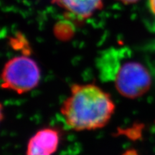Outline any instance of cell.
Here are the masks:
<instances>
[{"label": "cell", "mask_w": 155, "mask_h": 155, "mask_svg": "<svg viewBox=\"0 0 155 155\" xmlns=\"http://www.w3.org/2000/svg\"><path fill=\"white\" fill-rule=\"evenodd\" d=\"M115 111L111 95L94 83L73 84L61 113L73 130L91 131L104 127Z\"/></svg>", "instance_id": "obj_1"}, {"label": "cell", "mask_w": 155, "mask_h": 155, "mask_svg": "<svg viewBox=\"0 0 155 155\" xmlns=\"http://www.w3.org/2000/svg\"><path fill=\"white\" fill-rule=\"evenodd\" d=\"M1 78L2 88L23 94L38 86L41 73L38 63L32 58L17 56L5 63Z\"/></svg>", "instance_id": "obj_2"}, {"label": "cell", "mask_w": 155, "mask_h": 155, "mask_svg": "<svg viewBox=\"0 0 155 155\" xmlns=\"http://www.w3.org/2000/svg\"><path fill=\"white\" fill-rule=\"evenodd\" d=\"M114 81L118 93L129 99L144 96L152 84L148 68L137 61H127L119 65L114 75Z\"/></svg>", "instance_id": "obj_3"}, {"label": "cell", "mask_w": 155, "mask_h": 155, "mask_svg": "<svg viewBox=\"0 0 155 155\" xmlns=\"http://www.w3.org/2000/svg\"><path fill=\"white\" fill-rule=\"evenodd\" d=\"M60 141L61 133L56 128L40 129L29 140L26 155H53L58 150Z\"/></svg>", "instance_id": "obj_4"}, {"label": "cell", "mask_w": 155, "mask_h": 155, "mask_svg": "<svg viewBox=\"0 0 155 155\" xmlns=\"http://www.w3.org/2000/svg\"><path fill=\"white\" fill-rule=\"evenodd\" d=\"M65 11L67 18L82 22L103 7V0H51Z\"/></svg>", "instance_id": "obj_5"}, {"label": "cell", "mask_w": 155, "mask_h": 155, "mask_svg": "<svg viewBox=\"0 0 155 155\" xmlns=\"http://www.w3.org/2000/svg\"><path fill=\"white\" fill-rule=\"evenodd\" d=\"M151 11L155 15V0H149Z\"/></svg>", "instance_id": "obj_6"}, {"label": "cell", "mask_w": 155, "mask_h": 155, "mask_svg": "<svg viewBox=\"0 0 155 155\" xmlns=\"http://www.w3.org/2000/svg\"><path fill=\"white\" fill-rule=\"evenodd\" d=\"M119 1L121 2L124 4H133L137 2L139 0H119Z\"/></svg>", "instance_id": "obj_7"}, {"label": "cell", "mask_w": 155, "mask_h": 155, "mask_svg": "<svg viewBox=\"0 0 155 155\" xmlns=\"http://www.w3.org/2000/svg\"><path fill=\"white\" fill-rule=\"evenodd\" d=\"M68 28H64V32H65V31H66V30H69L68 29ZM58 29H60V30H62V28H60V27H58ZM62 31H63V30H62Z\"/></svg>", "instance_id": "obj_8"}]
</instances>
